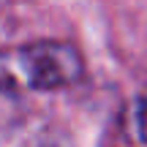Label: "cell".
<instances>
[{"label":"cell","mask_w":147,"mask_h":147,"mask_svg":"<svg viewBox=\"0 0 147 147\" xmlns=\"http://www.w3.org/2000/svg\"><path fill=\"white\" fill-rule=\"evenodd\" d=\"M82 76V57L68 44L38 41L0 55V79L27 90H60Z\"/></svg>","instance_id":"1"},{"label":"cell","mask_w":147,"mask_h":147,"mask_svg":"<svg viewBox=\"0 0 147 147\" xmlns=\"http://www.w3.org/2000/svg\"><path fill=\"white\" fill-rule=\"evenodd\" d=\"M134 131H136V136L147 142V98H142L136 104V112H134Z\"/></svg>","instance_id":"2"}]
</instances>
